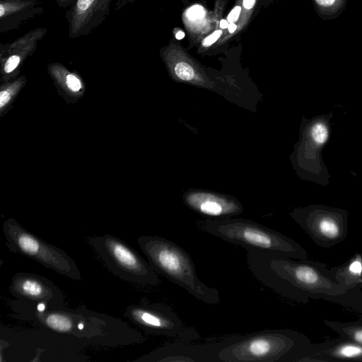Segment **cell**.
<instances>
[{
  "instance_id": "12",
  "label": "cell",
  "mask_w": 362,
  "mask_h": 362,
  "mask_svg": "<svg viewBox=\"0 0 362 362\" xmlns=\"http://www.w3.org/2000/svg\"><path fill=\"white\" fill-rule=\"evenodd\" d=\"M9 290L18 299L42 303L49 308H62V291L47 278L33 273L18 272L11 279Z\"/></svg>"
},
{
  "instance_id": "24",
  "label": "cell",
  "mask_w": 362,
  "mask_h": 362,
  "mask_svg": "<svg viewBox=\"0 0 362 362\" xmlns=\"http://www.w3.org/2000/svg\"><path fill=\"white\" fill-rule=\"evenodd\" d=\"M10 99L8 92L3 90L0 93V106L2 107Z\"/></svg>"
},
{
  "instance_id": "7",
  "label": "cell",
  "mask_w": 362,
  "mask_h": 362,
  "mask_svg": "<svg viewBox=\"0 0 362 362\" xmlns=\"http://www.w3.org/2000/svg\"><path fill=\"white\" fill-rule=\"evenodd\" d=\"M90 245L107 268L119 279L142 286H157L156 272L137 251L120 238L104 235L88 238Z\"/></svg>"
},
{
  "instance_id": "10",
  "label": "cell",
  "mask_w": 362,
  "mask_h": 362,
  "mask_svg": "<svg viewBox=\"0 0 362 362\" xmlns=\"http://www.w3.org/2000/svg\"><path fill=\"white\" fill-rule=\"evenodd\" d=\"M262 0H235L234 6L226 21L221 19L216 28L197 46V53L215 55L223 53L233 42H239L241 35L247 30L257 16Z\"/></svg>"
},
{
  "instance_id": "17",
  "label": "cell",
  "mask_w": 362,
  "mask_h": 362,
  "mask_svg": "<svg viewBox=\"0 0 362 362\" xmlns=\"http://www.w3.org/2000/svg\"><path fill=\"white\" fill-rule=\"evenodd\" d=\"M333 279L347 290L362 288V255L356 252L341 265L329 268Z\"/></svg>"
},
{
  "instance_id": "6",
  "label": "cell",
  "mask_w": 362,
  "mask_h": 362,
  "mask_svg": "<svg viewBox=\"0 0 362 362\" xmlns=\"http://www.w3.org/2000/svg\"><path fill=\"white\" fill-rule=\"evenodd\" d=\"M332 117V111L311 119L303 117L300 139L293 154V162L298 175L321 186L329 184L331 177L322 158V151L330 137Z\"/></svg>"
},
{
  "instance_id": "15",
  "label": "cell",
  "mask_w": 362,
  "mask_h": 362,
  "mask_svg": "<svg viewBox=\"0 0 362 362\" xmlns=\"http://www.w3.org/2000/svg\"><path fill=\"white\" fill-rule=\"evenodd\" d=\"M362 361V345L341 338L310 344L298 362Z\"/></svg>"
},
{
  "instance_id": "1",
  "label": "cell",
  "mask_w": 362,
  "mask_h": 362,
  "mask_svg": "<svg viewBox=\"0 0 362 362\" xmlns=\"http://www.w3.org/2000/svg\"><path fill=\"white\" fill-rule=\"evenodd\" d=\"M247 267L262 284L278 295L305 303L323 299L343 306L355 307L359 291L347 290L337 282L323 263L290 257L267 250L245 249Z\"/></svg>"
},
{
  "instance_id": "25",
  "label": "cell",
  "mask_w": 362,
  "mask_h": 362,
  "mask_svg": "<svg viewBox=\"0 0 362 362\" xmlns=\"http://www.w3.org/2000/svg\"><path fill=\"white\" fill-rule=\"evenodd\" d=\"M280 0H262L261 1V7L262 8H268L274 4L279 1Z\"/></svg>"
},
{
  "instance_id": "13",
  "label": "cell",
  "mask_w": 362,
  "mask_h": 362,
  "mask_svg": "<svg viewBox=\"0 0 362 362\" xmlns=\"http://www.w3.org/2000/svg\"><path fill=\"white\" fill-rule=\"evenodd\" d=\"M163 57L176 81L202 86L211 83L212 76L208 69L194 58L176 37L163 49Z\"/></svg>"
},
{
  "instance_id": "14",
  "label": "cell",
  "mask_w": 362,
  "mask_h": 362,
  "mask_svg": "<svg viewBox=\"0 0 362 362\" xmlns=\"http://www.w3.org/2000/svg\"><path fill=\"white\" fill-rule=\"evenodd\" d=\"M141 361L161 362H216L214 342L191 344L177 341L144 356Z\"/></svg>"
},
{
  "instance_id": "5",
  "label": "cell",
  "mask_w": 362,
  "mask_h": 362,
  "mask_svg": "<svg viewBox=\"0 0 362 362\" xmlns=\"http://www.w3.org/2000/svg\"><path fill=\"white\" fill-rule=\"evenodd\" d=\"M13 310L21 318L28 320L40 327L58 334L73 337L76 339H107L113 332V319L103 317L86 310H69L47 308L37 310L32 302L18 299L12 304Z\"/></svg>"
},
{
  "instance_id": "3",
  "label": "cell",
  "mask_w": 362,
  "mask_h": 362,
  "mask_svg": "<svg viewBox=\"0 0 362 362\" xmlns=\"http://www.w3.org/2000/svg\"><path fill=\"white\" fill-rule=\"evenodd\" d=\"M138 243L156 272L199 300L209 305L220 303L218 289L207 286L199 279L193 261L185 249L158 235L140 236Z\"/></svg>"
},
{
  "instance_id": "20",
  "label": "cell",
  "mask_w": 362,
  "mask_h": 362,
  "mask_svg": "<svg viewBox=\"0 0 362 362\" xmlns=\"http://www.w3.org/2000/svg\"><path fill=\"white\" fill-rule=\"evenodd\" d=\"M228 1L229 0H214V8L211 12L214 21L216 23V28L219 21L223 18V14L228 6Z\"/></svg>"
},
{
  "instance_id": "4",
  "label": "cell",
  "mask_w": 362,
  "mask_h": 362,
  "mask_svg": "<svg viewBox=\"0 0 362 362\" xmlns=\"http://www.w3.org/2000/svg\"><path fill=\"white\" fill-rule=\"evenodd\" d=\"M196 227L245 249L267 250L296 259L308 258L307 251L292 238L250 220L206 219L198 221Z\"/></svg>"
},
{
  "instance_id": "19",
  "label": "cell",
  "mask_w": 362,
  "mask_h": 362,
  "mask_svg": "<svg viewBox=\"0 0 362 362\" xmlns=\"http://www.w3.org/2000/svg\"><path fill=\"white\" fill-rule=\"evenodd\" d=\"M346 0H313L317 11L323 16H334L344 7Z\"/></svg>"
},
{
  "instance_id": "9",
  "label": "cell",
  "mask_w": 362,
  "mask_h": 362,
  "mask_svg": "<svg viewBox=\"0 0 362 362\" xmlns=\"http://www.w3.org/2000/svg\"><path fill=\"white\" fill-rule=\"evenodd\" d=\"M290 216L320 247H332L346 238L349 212L344 209L310 204L294 209Z\"/></svg>"
},
{
  "instance_id": "18",
  "label": "cell",
  "mask_w": 362,
  "mask_h": 362,
  "mask_svg": "<svg viewBox=\"0 0 362 362\" xmlns=\"http://www.w3.org/2000/svg\"><path fill=\"white\" fill-rule=\"evenodd\" d=\"M323 324L337 332L341 338L347 339L362 345V323L323 320Z\"/></svg>"
},
{
  "instance_id": "22",
  "label": "cell",
  "mask_w": 362,
  "mask_h": 362,
  "mask_svg": "<svg viewBox=\"0 0 362 362\" xmlns=\"http://www.w3.org/2000/svg\"><path fill=\"white\" fill-rule=\"evenodd\" d=\"M20 58L16 55L9 57L4 66L5 71L7 73L12 71L18 66Z\"/></svg>"
},
{
  "instance_id": "27",
  "label": "cell",
  "mask_w": 362,
  "mask_h": 362,
  "mask_svg": "<svg viewBox=\"0 0 362 362\" xmlns=\"http://www.w3.org/2000/svg\"><path fill=\"white\" fill-rule=\"evenodd\" d=\"M4 14V7L1 4L0 5V16L2 17Z\"/></svg>"
},
{
  "instance_id": "21",
  "label": "cell",
  "mask_w": 362,
  "mask_h": 362,
  "mask_svg": "<svg viewBox=\"0 0 362 362\" xmlns=\"http://www.w3.org/2000/svg\"><path fill=\"white\" fill-rule=\"evenodd\" d=\"M66 83L69 88L74 91H78L81 88L80 81L72 74L67 76Z\"/></svg>"
},
{
  "instance_id": "23",
  "label": "cell",
  "mask_w": 362,
  "mask_h": 362,
  "mask_svg": "<svg viewBox=\"0 0 362 362\" xmlns=\"http://www.w3.org/2000/svg\"><path fill=\"white\" fill-rule=\"evenodd\" d=\"M94 0H78L77 6L81 11H86Z\"/></svg>"
},
{
  "instance_id": "16",
  "label": "cell",
  "mask_w": 362,
  "mask_h": 362,
  "mask_svg": "<svg viewBox=\"0 0 362 362\" xmlns=\"http://www.w3.org/2000/svg\"><path fill=\"white\" fill-rule=\"evenodd\" d=\"M185 204L194 211L211 218H230L243 211L235 199L211 192L192 191L184 197Z\"/></svg>"
},
{
  "instance_id": "2",
  "label": "cell",
  "mask_w": 362,
  "mask_h": 362,
  "mask_svg": "<svg viewBox=\"0 0 362 362\" xmlns=\"http://www.w3.org/2000/svg\"><path fill=\"white\" fill-rule=\"evenodd\" d=\"M216 362H298L310 345L290 329H264L214 341Z\"/></svg>"
},
{
  "instance_id": "26",
  "label": "cell",
  "mask_w": 362,
  "mask_h": 362,
  "mask_svg": "<svg viewBox=\"0 0 362 362\" xmlns=\"http://www.w3.org/2000/svg\"><path fill=\"white\" fill-rule=\"evenodd\" d=\"M185 6H188L190 3V0H180Z\"/></svg>"
},
{
  "instance_id": "11",
  "label": "cell",
  "mask_w": 362,
  "mask_h": 362,
  "mask_svg": "<svg viewBox=\"0 0 362 362\" xmlns=\"http://www.w3.org/2000/svg\"><path fill=\"white\" fill-rule=\"evenodd\" d=\"M125 316L146 332L183 339H197L199 335L187 327L178 315L167 305L141 303L129 305Z\"/></svg>"
},
{
  "instance_id": "8",
  "label": "cell",
  "mask_w": 362,
  "mask_h": 362,
  "mask_svg": "<svg viewBox=\"0 0 362 362\" xmlns=\"http://www.w3.org/2000/svg\"><path fill=\"white\" fill-rule=\"evenodd\" d=\"M3 231L10 251L26 256L66 277L77 281L81 279L78 266L67 253L26 230L17 221L9 219L4 222Z\"/></svg>"
}]
</instances>
